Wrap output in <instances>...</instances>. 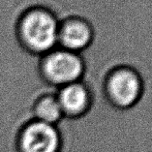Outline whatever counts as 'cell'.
Masks as SVG:
<instances>
[{"instance_id": "1", "label": "cell", "mask_w": 152, "mask_h": 152, "mask_svg": "<svg viewBox=\"0 0 152 152\" xmlns=\"http://www.w3.org/2000/svg\"><path fill=\"white\" fill-rule=\"evenodd\" d=\"M58 17L45 7H32L21 14L17 25V34L25 50L38 56L58 47Z\"/></svg>"}, {"instance_id": "5", "label": "cell", "mask_w": 152, "mask_h": 152, "mask_svg": "<svg viewBox=\"0 0 152 152\" xmlns=\"http://www.w3.org/2000/svg\"><path fill=\"white\" fill-rule=\"evenodd\" d=\"M96 29L93 23L81 16H70L60 20L58 47L83 53L94 43Z\"/></svg>"}, {"instance_id": "4", "label": "cell", "mask_w": 152, "mask_h": 152, "mask_svg": "<svg viewBox=\"0 0 152 152\" xmlns=\"http://www.w3.org/2000/svg\"><path fill=\"white\" fill-rule=\"evenodd\" d=\"M18 147L20 152H59L60 132L57 126L32 119L20 130Z\"/></svg>"}, {"instance_id": "2", "label": "cell", "mask_w": 152, "mask_h": 152, "mask_svg": "<svg viewBox=\"0 0 152 152\" xmlns=\"http://www.w3.org/2000/svg\"><path fill=\"white\" fill-rule=\"evenodd\" d=\"M144 87L138 69L129 64H116L104 74L100 88L107 105L117 110H129L142 99Z\"/></svg>"}, {"instance_id": "7", "label": "cell", "mask_w": 152, "mask_h": 152, "mask_svg": "<svg viewBox=\"0 0 152 152\" xmlns=\"http://www.w3.org/2000/svg\"><path fill=\"white\" fill-rule=\"evenodd\" d=\"M33 119L57 126L64 118V113L58 102L56 90L44 93L37 99L32 110Z\"/></svg>"}, {"instance_id": "6", "label": "cell", "mask_w": 152, "mask_h": 152, "mask_svg": "<svg viewBox=\"0 0 152 152\" xmlns=\"http://www.w3.org/2000/svg\"><path fill=\"white\" fill-rule=\"evenodd\" d=\"M56 96L64 116L77 119L89 113L95 105V93L86 80L58 88Z\"/></svg>"}, {"instance_id": "3", "label": "cell", "mask_w": 152, "mask_h": 152, "mask_svg": "<svg viewBox=\"0 0 152 152\" xmlns=\"http://www.w3.org/2000/svg\"><path fill=\"white\" fill-rule=\"evenodd\" d=\"M40 72L45 81L54 88L83 80L86 63L80 53L60 47L41 56Z\"/></svg>"}]
</instances>
